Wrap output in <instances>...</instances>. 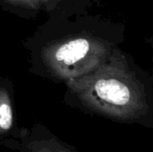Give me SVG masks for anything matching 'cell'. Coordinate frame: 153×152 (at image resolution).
Wrapping results in <instances>:
<instances>
[{"label":"cell","instance_id":"obj_5","mask_svg":"<svg viewBox=\"0 0 153 152\" xmlns=\"http://www.w3.org/2000/svg\"><path fill=\"white\" fill-rule=\"evenodd\" d=\"M2 1L9 4L13 7L31 10V11L39 10L42 6L40 0H2Z\"/></svg>","mask_w":153,"mask_h":152},{"label":"cell","instance_id":"obj_4","mask_svg":"<svg viewBox=\"0 0 153 152\" xmlns=\"http://www.w3.org/2000/svg\"><path fill=\"white\" fill-rule=\"evenodd\" d=\"M20 130H14V116L11 96L4 88H0V141L15 138Z\"/></svg>","mask_w":153,"mask_h":152},{"label":"cell","instance_id":"obj_6","mask_svg":"<svg viewBox=\"0 0 153 152\" xmlns=\"http://www.w3.org/2000/svg\"><path fill=\"white\" fill-rule=\"evenodd\" d=\"M68 0H40L41 4L49 10H59L60 8L66 5Z\"/></svg>","mask_w":153,"mask_h":152},{"label":"cell","instance_id":"obj_2","mask_svg":"<svg viewBox=\"0 0 153 152\" xmlns=\"http://www.w3.org/2000/svg\"><path fill=\"white\" fill-rule=\"evenodd\" d=\"M116 50L108 39L82 30L48 40L40 47L37 59L51 78L68 82L92 72Z\"/></svg>","mask_w":153,"mask_h":152},{"label":"cell","instance_id":"obj_3","mask_svg":"<svg viewBox=\"0 0 153 152\" xmlns=\"http://www.w3.org/2000/svg\"><path fill=\"white\" fill-rule=\"evenodd\" d=\"M0 145L19 152H78L75 147L40 125H36L31 129H21L15 138L0 141Z\"/></svg>","mask_w":153,"mask_h":152},{"label":"cell","instance_id":"obj_1","mask_svg":"<svg viewBox=\"0 0 153 152\" xmlns=\"http://www.w3.org/2000/svg\"><path fill=\"white\" fill-rule=\"evenodd\" d=\"M66 84L74 105L86 112L117 123L153 127L152 95L117 49L103 65Z\"/></svg>","mask_w":153,"mask_h":152}]
</instances>
